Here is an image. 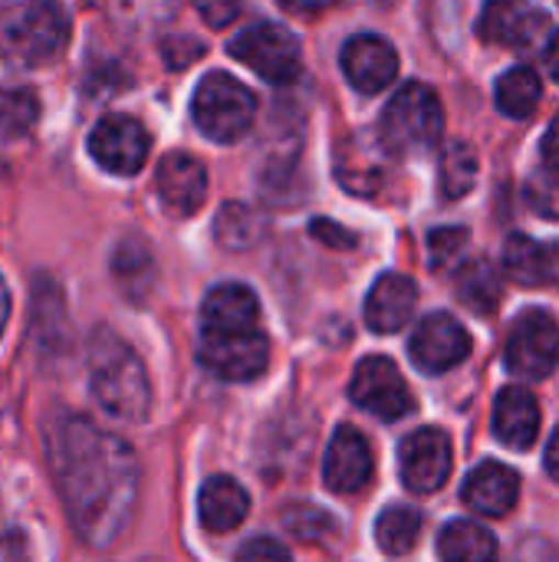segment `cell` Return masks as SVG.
Wrapping results in <instances>:
<instances>
[{
  "mask_svg": "<svg viewBox=\"0 0 559 562\" xmlns=\"http://www.w3.org/2000/svg\"><path fill=\"white\" fill-rule=\"evenodd\" d=\"M46 458L79 540L92 550L119 543L138 497V461L128 441L86 415L66 412L46 425Z\"/></svg>",
  "mask_w": 559,
  "mask_h": 562,
  "instance_id": "6da1fadb",
  "label": "cell"
},
{
  "mask_svg": "<svg viewBox=\"0 0 559 562\" xmlns=\"http://www.w3.org/2000/svg\"><path fill=\"white\" fill-rule=\"evenodd\" d=\"M89 389L96 402L122 422H145L152 408V382L142 359L105 329L89 342Z\"/></svg>",
  "mask_w": 559,
  "mask_h": 562,
  "instance_id": "7a4b0ae2",
  "label": "cell"
},
{
  "mask_svg": "<svg viewBox=\"0 0 559 562\" xmlns=\"http://www.w3.org/2000/svg\"><path fill=\"white\" fill-rule=\"evenodd\" d=\"M69 16L56 3H13L0 10V59L10 66H43L63 53Z\"/></svg>",
  "mask_w": 559,
  "mask_h": 562,
  "instance_id": "3957f363",
  "label": "cell"
},
{
  "mask_svg": "<svg viewBox=\"0 0 559 562\" xmlns=\"http://www.w3.org/2000/svg\"><path fill=\"white\" fill-rule=\"evenodd\" d=\"M441 128H445V109L438 92L425 82H405L382 112L379 138L399 158L409 151L432 148L441 138Z\"/></svg>",
  "mask_w": 559,
  "mask_h": 562,
  "instance_id": "277c9868",
  "label": "cell"
},
{
  "mask_svg": "<svg viewBox=\"0 0 559 562\" xmlns=\"http://www.w3.org/2000/svg\"><path fill=\"white\" fill-rule=\"evenodd\" d=\"M191 119L201 135H208L211 142L231 145L244 132H250L257 119V99L241 79L227 72H211L194 89Z\"/></svg>",
  "mask_w": 559,
  "mask_h": 562,
  "instance_id": "5b68a950",
  "label": "cell"
},
{
  "mask_svg": "<svg viewBox=\"0 0 559 562\" xmlns=\"http://www.w3.org/2000/svg\"><path fill=\"white\" fill-rule=\"evenodd\" d=\"M231 56L250 66L267 82H293L300 76V43L280 23H250L231 40Z\"/></svg>",
  "mask_w": 559,
  "mask_h": 562,
  "instance_id": "8992f818",
  "label": "cell"
},
{
  "mask_svg": "<svg viewBox=\"0 0 559 562\" xmlns=\"http://www.w3.org/2000/svg\"><path fill=\"white\" fill-rule=\"evenodd\" d=\"M504 362L514 375L521 379H547L554 375L559 366V319L547 310H527L511 336H507V349H504Z\"/></svg>",
  "mask_w": 559,
  "mask_h": 562,
  "instance_id": "52a82bcc",
  "label": "cell"
},
{
  "mask_svg": "<svg viewBox=\"0 0 559 562\" xmlns=\"http://www.w3.org/2000/svg\"><path fill=\"white\" fill-rule=\"evenodd\" d=\"M198 359L208 372L224 382H250L264 375L270 359V342L260 329L244 333H201Z\"/></svg>",
  "mask_w": 559,
  "mask_h": 562,
  "instance_id": "ba28073f",
  "label": "cell"
},
{
  "mask_svg": "<svg viewBox=\"0 0 559 562\" xmlns=\"http://www.w3.org/2000/svg\"><path fill=\"white\" fill-rule=\"evenodd\" d=\"M349 395L362 412H369L382 422H399L415 408L409 382L402 379L395 362L385 356H369L356 366Z\"/></svg>",
  "mask_w": 559,
  "mask_h": 562,
  "instance_id": "9c48e42d",
  "label": "cell"
},
{
  "mask_svg": "<svg viewBox=\"0 0 559 562\" xmlns=\"http://www.w3.org/2000/svg\"><path fill=\"white\" fill-rule=\"evenodd\" d=\"M478 33L488 43H501V46H514V49L544 56L557 36V26H554L550 13L540 7L491 3V7H484V13L478 20Z\"/></svg>",
  "mask_w": 559,
  "mask_h": 562,
  "instance_id": "30bf717a",
  "label": "cell"
},
{
  "mask_svg": "<svg viewBox=\"0 0 559 562\" xmlns=\"http://www.w3.org/2000/svg\"><path fill=\"white\" fill-rule=\"evenodd\" d=\"M148 151H152V138L145 125L128 115H105L89 132V155L109 175L119 178L138 175L145 168Z\"/></svg>",
  "mask_w": 559,
  "mask_h": 562,
  "instance_id": "8fae6325",
  "label": "cell"
},
{
  "mask_svg": "<svg viewBox=\"0 0 559 562\" xmlns=\"http://www.w3.org/2000/svg\"><path fill=\"white\" fill-rule=\"evenodd\" d=\"M455 464L451 438L441 428H418L402 441L399 451V468H402V484L412 494H435L448 484Z\"/></svg>",
  "mask_w": 559,
  "mask_h": 562,
  "instance_id": "7c38bea8",
  "label": "cell"
},
{
  "mask_svg": "<svg viewBox=\"0 0 559 562\" xmlns=\"http://www.w3.org/2000/svg\"><path fill=\"white\" fill-rule=\"evenodd\" d=\"M409 356L422 372L441 375L471 356V336L451 313H432L415 326Z\"/></svg>",
  "mask_w": 559,
  "mask_h": 562,
  "instance_id": "4fadbf2b",
  "label": "cell"
},
{
  "mask_svg": "<svg viewBox=\"0 0 559 562\" xmlns=\"http://www.w3.org/2000/svg\"><path fill=\"white\" fill-rule=\"evenodd\" d=\"M392 158L395 155L382 145L379 135L356 132L336 151V178L349 194L372 198L385 188L389 171H392Z\"/></svg>",
  "mask_w": 559,
  "mask_h": 562,
  "instance_id": "5bb4252c",
  "label": "cell"
},
{
  "mask_svg": "<svg viewBox=\"0 0 559 562\" xmlns=\"http://www.w3.org/2000/svg\"><path fill=\"white\" fill-rule=\"evenodd\" d=\"M372 471H376V458H372V448L366 441V435L353 425H343L336 428L329 448H326V458H323V481L333 494H359L369 487L372 481Z\"/></svg>",
  "mask_w": 559,
  "mask_h": 562,
  "instance_id": "9a60e30c",
  "label": "cell"
},
{
  "mask_svg": "<svg viewBox=\"0 0 559 562\" xmlns=\"http://www.w3.org/2000/svg\"><path fill=\"white\" fill-rule=\"evenodd\" d=\"M343 72L359 92L376 95L399 76V53L389 40L376 33H359L343 46Z\"/></svg>",
  "mask_w": 559,
  "mask_h": 562,
  "instance_id": "2e32d148",
  "label": "cell"
},
{
  "mask_svg": "<svg viewBox=\"0 0 559 562\" xmlns=\"http://www.w3.org/2000/svg\"><path fill=\"white\" fill-rule=\"evenodd\" d=\"M158 198L171 214H194L208 201V171L194 155L185 151H168L158 165L155 175Z\"/></svg>",
  "mask_w": 559,
  "mask_h": 562,
  "instance_id": "e0dca14e",
  "label": "cell"
},
{
  "mask_svg": "<svg viewBox=\"0 0 559 562\" xmlns=\"http://www.w3.org/2000/svg\"><path fill=\"white\" fill-rule=\"evenodd\" d=\"M494 435L511 451H530L537 445L540 405L527 389H521V385L501 389V395L494 402Z\"/></svg>",
  "mask_w": 559,
  "mask_h": 562,
  "instance_id": "ac0fdd59",
  "label": "cell"
},
{
  "mask_svg": "<svg viewBox=\"0 0 559 562\" xmlns=\"http://www.w3.org/2000/svg\"><path fill=\"white\" fill-rule=\"evenodd\" d=\"M257 293L244 283H221L201 303V333H244L260 329Z\"/></svg>",
  "mask_w": 559,
  "mask_h": 562,
  "instance_id": "d6986e66",
  "label": "cell"
},
{
  "mask_svg": "<svg viewBox=\"0 0 559 562\" xmlns=\"http://www.w3.org/2000/svg\"><path fill=\"white\" fill-rule=\"evenodd\" d=\"M418 303V290L405 273H382L366 296V323L372 333H399Z\"/></svg>",
  "mask_w": 559,
  "mask_h": 562,
  "instance_id": "ffe728a7",
  "label": "cell"
},
{
  "mask_svg": "<svg viewBox=\"0 0 559 562\" xmlns=\"http://www.w3.org/2000/svg\"><path fill=\"white\" fill-rule=\"evenodd\" d=\"M461 497L481 517H507L517 507L521 481H517V474L507 464L488 461V464H478L471 471V477L465 481Z\"/></svg>",
  "mask_w": 559,
  "mask_h": 562,
  "instance_id": "44dd1931",
  "label": "cell"
},
{
  "mask_svg": "<svg viewBox=\"0 0 559 562\" xmlns=\"http://www.w3.org/2000/svg\"><path fill=\"white\" fill-rule=\"evenodd\" d=\"M247 510H250L247 491H244L234 477H227V474L211 477V481L201 487V494H198V517H201V524H204L208 530H214V533H231V530H237V527L244 524Z\"/></svg>",
  "mask_w": 559,
  "mask_h": 562,
  "instance_id": "7402d4cb",
  "label": "cell"
},
{
  "mask_svg": "<svg viewBox=\"0 0 559 562\" xmlns=\"http://www.w3.org/2000/svg\"><path fill=\"white\" fill-rule=\"evenodd\" d=\"M438 557L441 562H497L501 547L488 527L474 520H451L438 533Z\"/></svg>",
  "mask_w": 559,
  "mask_h": 562,
  "instance_id": "603a6c76",
  "label": "cell"
},
{
  "mask_svg": "<svg viewBox=\"0 0 559 562\" xmlns=\"http://www.w3.org/2000/svg\"><path fill=\"white\" fill-rule=\"evenodd\" d=\"M112 277L128 300H145L155 286V277H158L152 250L138 237L122 240L112 254Z\"/></svg>",
  "mask_w": 559,
  "mask_h": 562,
  "instance_id": "cb8c5ba5",
  "label": "cell"
},
{
  "mask_svg": "<svg viewBox=\"0 0 559 562\" xmlns=\"http://www.w3.org/2000/svg\"><path fill=\"white\" fill-rule=\"evenodd\" d=\"M267 221L257 207L227 201L214 217V237L224 250H250L264 240Z\"/></svg>",
  "mask_w": 559,
  "mask_h": 562,
  "instance_id": "d4e9b609",
  "label": "cell"
},
{
  "mask_svg": "<svg viewBox=\"0 0 559 562\" xmlns=\"http://www.w3.org/2000/svg\"><path fill=\"white\" fill-rule=\"evenodd\" d=\"M540 95H544V82H540L537 69H530V66H514V69L501 72L497 89H494L497 109L507 119L534 115V109L540 105Z\"/></svg>",
  "mask_w": 559,
  "mask_h": 562,
  "instance_id": "484cf974",
  "label": "cell"
},
{
  "mask_svg": "<svg viewBox=\"0 0 559 562\" xmlns=\"http://www.w3.org/2000/svg\"><path fill=\"white\" fill-rule=\"evenodd\" d=\"M458 300L478 316H491L501 306V277L488 260H468L458 270Z\"/></svg>",
  "mask_w": 559,
  "mask_h": 562,
  "instance_id": "4316f807",
  "label": "cell"
},
{
  "mask_svg": "<svg viewBox=\"0 0 559 562\" xmlns=\"http://www.w3.org/2000/svg\"><path fill=\"white\" fill-rule=\"evenodd\" d=\"M504 273L521 286L547 283V247L527 234H514L504 244Z\"/></svg>",
  "mask_w": 559,
  "mask_h": 562,
  "instance_id": "83f0119b",
  "label": "cell"
},
{
  "mask_svg": "<svg viewBox=\"0 0 559 562\" xmlns=\"http://www.w3.org/2000/svg\"><path fill=\"white\" fill-rule=\"evenodd\" d=\"M422 537V514L412 507H389L376 520V543L389 557H405Z\"/></svg>",
  "mask_w": 559,
  "mask_h": 562,
  "instance_id": "f1b7e54d",
  "label": "cell"
},
{
  "mask_svg": "<svg viewBox=\"0 0 559 562\" xmlns=\"http://www.w3.org/2000/svg\"><path fill=\"white\" fill-rule=\"evenodd\" d=\"M438 181L445 198H465L478 181V151L468 142H451L438 158Z\"/></svg>",
  "mask_w": 559,
  "mask_h": 562,
  "instance_id": "f546056e",
  "label": "cell"
},
{
  "mask_svg": "<svg viewBox=\"0 0 559 562\" xmlns=\"http://www.w3.org/2000/svg\"><path fill=\"white\" fill-rule=\"evenodd\" d=\"M40 122V99L33 89H0V135L20 138Z\"/></svg>",
  "mask_w": 559,
  "mask_h": 562,
  "instance_id": "4dcf8cb0",
  "label": "cell"
},
{
  "mask_svg": "<svg viewBox=\"0 0 559 562\" xmlns=\"http://www.w3.org/2000/svg\"><path fill=\"white\" fill-rule=\"evenodd\" d=\"M280 524L290 537L303 540V543H326L336 533V520L313 507V504H293L280 514Z\"/></svg>",
  "mask_w": 559,
  "mask_h": 562,
  "instance_id": "1f68e13d",
  "label": "cell"
},
{
  "mask_svg": "<svg viewBox=\"0 0 559 562\" xmlns=\"http://www.w3.org/2000/svg\"><path fill=\"white\" fill-rule=\"evenodd\" d=\"M468 250V231L465 227H438L428 237V260L435 270H448L455 263H461Z\"/></svg>",
  "mask_w": 559,
  "mask_h": 562,
  "instance_id": "d6a6232c",
  "label": "cell"
},
{
  "mask_svg": "<svg viewBox=\"0 0 559 562\" xmlns=\"http://www.w3.org/2000/svg\"><path fill=\"white\" fill-rule=\"evenodd\" d=\"M527 204L540 217L559 221V168H544V171L530 175V181H527Z\"/></svg>",
  "mask_w": 559,
  "mask_h": 562,
  "instance_id": "836d02e7",
  "label": "cell"
},
{
  "mask_svg": "<svg viewBox=\"0 0 559 562\" xmlns=\"http://www.w3.org/2000/svg\"><path fill=\"white\" fill-rule=\"evenodd\" d=\"M237 562H293L290 550L270 537H254L241 547V557Z\"/></svg>",
  "mask_w": 559,
  "mask_h": 562,
  "instance_id": "e575fe53",
  "label": "cell"
},
{
  "mask_svg": "<svg viewBox=\"0 0 559 562\" xmlns=\"http://www.w3.org/2000/svg\"><path fill=\"white\" fill-rule=\"evenodd\" d=\"M161 53H165V59L178 69V66H188V63L201 59L204 46H201L198 40H191V36H181V40H165V43H161Z\"/></svg>",
  "mask_w": 559,
  "mask_h": 562,
  "instance_id": "d590c367",
  "label": "cell"
},
{
  "mask_svg": "<svg viewBox=\"0 0 559 562\" xmlns=\"http://www.w3.org/2000/svg\"><path fill=\"white\" fill-rule=\"evenodd\" d=\"M313 234H316V240H323V244H329V247H336V250H343V247H353L356 244V237L346 231V227H336L333 221H313V227H310Z\"/></svg>",
  "mask_w": 559,
  "mask_h": 562,
  "instance_id": "8d00e7d4",
  "label": "cell"
},
{
  "mask_svg": "<svg viewBox=\"0 0 559 562\" xmlns=\"http://www.w3.org/2000/svg\"><path fill=\"white\" fill-rule=\"evenodd\" d=\"M198 13L211 23V26H227V20H234L241 13L237 3H201Z\"/></svg>",
  "mask_w": 559,
  "mask_h": 562,
  "instance_id": "74e56055",
  "label": "cell"
},
{
  "mask_svg": "<svg viewBox=\"0 0 559 562\" xmlns=\"http://www.w3.org/2000/svg\"><path fill=\"white\" fill-rule=\"evenodd\" d=\"M544 158H547V168H559V115L550 122V132L544 138Z\"/></svg>",
  "mask_w": 559,
  "mask_h": 562,
  "instance_id": "f35d334b",
  "label": "cell"
},
{
  "mask_svg": "<svg viewBox=\"0 0 559 562\" xmlns=\"http://www.w3.org/2000/svg\"><path fill=\"white\" fill-rule=\"evenodd\" d=\"M547 283L559 290V240L547 247Z\"/></svg>",
  "mask_w": 559,
  "mask_h": 562,
  "instance_id": "ab89813d",
  "label": "cell"
},
{
  "mask_svg": "<svg viewBox=\"0 0 559 562\" xmlns=\"http://www.w3.org/2000/svg\"><path fill=\"white\" fill-rule=\"evenodd\" d=\"M547 471H550V477L559 484V428L554 431L550 445H547Z\"/></svg>",
  "mask_w": 559,
  "mask_h": 562,
  "instance_id": "60d3db41",
  "label": "cell"
},
{
  "mask_svg": "<svg viewBox=\"0 0 559 562\" xmlns=\"http://www.w3.org/2000/svg\"><path fill=\"white\" fill-rule=\"evenodd\" d=\"M544 59H547V69H550V76H554V79L559 82V30H557V36H554V43L547 46Z\"/></svg>",
  "mask_w": 559,
  "mask_h": 562,
  "instance_id": "b9f144b4",
  "label": "cell"
},
{
  "mask_svg": "<svg viewBox=\"0 0 559 562\" xmlns=\"http://www.w3.org/2000/svg\"><path fill=\"white\" fill-rule=\"evenodd\" d=\"M7 319H10V290H7V283L0 277V336L7 329Z\"/></svg>",
  "mask_w": 559,
  "mask_h": 562,
  "instance_id": "7bdbcfd3",
  "label": "cell"
},
{
  "mask_svg": "<svg viewBox=\"0 0 559 562\" xmlns=\"http://www.w3.org/2000/svg\"><path fill=\"white\" fill-rule=\"evenodd\" d=\"M145 562H155V560H145Z\"/></svg>",
  "mask_w": 559,
  "mask_h": 562,
  "instance_id": "ee69618b",
  "label": "cell"
}]
</instances>
